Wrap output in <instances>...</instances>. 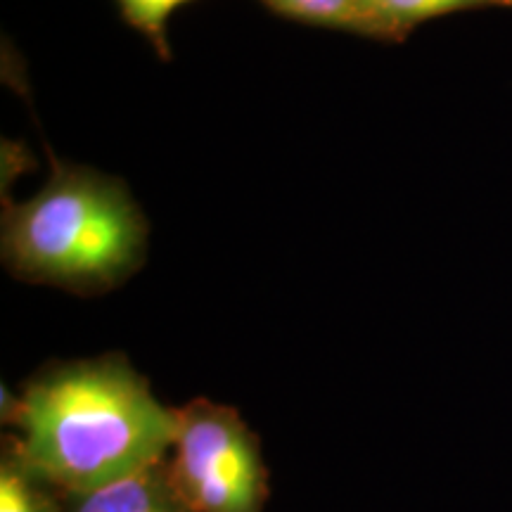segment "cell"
Here are the masks:
<instances>
[{"label": "cell", "instance_id": "cell-1", "mask_svg": "<svg viewBox=\"0 0 512 512\" xmlns=\"http://www.w3.org/2000/svg\"><path fill=\"white\" fill-rule=\"evenodd\" d=\"M3 415L17 427L8 451L60 494L119 482L176 439V411L121 354L41 370Z\"/></svg>", "mask_w": 512, "mask_h": 512}, {"label": "cell", "instance_id": "cell-3", "mask_svg": "<svg viewBox=\"0 0 512 512\" xmlns=\"http://www.w3.org/2000/svg\"><path fill=\"white\" fill-rule=\"evenodd\" d=\"M169 477L192 512H264L268 467L259 434L235 408L195 399L176 408Z\"/></svg>", "mask_w": 512, "mask_h": 512}, {"label": "cell", "instance_id": "cell-5", "mask_svg": "<svg viewBox=\"0 0 512 512\" xmlns=\"http://www.w3.org/2000/svg\"><path fill=\"white\" fill-rule=\"evenodd\" d=\"M0 512H62L60 491L31 475L8 448L0 460Z\"/></svg>", "mask_w": 512, "mask_h": 512}, {"label": "cell", "instance_id": "cell-4", "mask_svg": "<svg viewBox=\"0 0 512 512\" xmlns=\"http://www.w3.org/2000/svg\"><path fill=\"white\" fill-rule=\"evenodd\" d=\"M166 458L100 489L60 494L62 512H192L171 482Z\"/></svg>", "mask_w": 512, "mask_h": 512}, {"label": "cell", "instance_id": "cell-9", "mask_svg": "<svg viewBox=\"0 0 512 512\" xmlns=\"http://www.w3.org/2000/svg\"><path fill=\"white\" fill-rule=\"evenodd\" d=\"M505 3H512V0H505Z\"/></svg>", "mask_w": 512, "mask_h": 512}, {"label": "cell", "instance_id": "cell-7", "mask_svg": "<svg viewBox=\"0 0 512 512\" xmlns=\"http://www.w3.org/2000/svg\"><path fill=\"white\" fill-rule=\"evenodd\" d=\"M479 3L486 0H366V8L375 29L399 31Z\"/></svg>", "mask_w": 512, "mask_h": 512}, {"label": "cell", "instance_id": "cell-6", "mask_svg": "<svg viewBox=\"0 0 512 512\" xmlns=\"http://www.w3.org/2000/svg\"><path fill=\"white\" fill-rule=\"evenodd\" d=\"M271 8L294 19L325 27L375 29L366 0H266Z\"/></svg>", "mask_w": 512, "mask_h": 512}, {"label": "cell", "instance_id": "cell-8", "mask_svg": "<svg viewBox=\"0 0 512 512\" xmlns=\"http://www.w3.org/2000/svg\"><path fill=\"white\" fill-rule=\"evenodd\" d=\"M185 3H190V0H119V8L131 27H136L140 34L150 38L159 53H166L169 19Z\"/></svg>", "mask_w": 512, "mask_h": 512}, {"label": "cell", "instance_id": "cell-2", "mask_svg": "<svg viewBox=\"0 0 512 512\" xmlns=\"http://www.w3.org/2000/svg\"><path fill=\"white\" fill-rule=\"evenodd\" d=\"M147 223L126 185L55 164L43 188L3 219V259L17 278L79 294L112 290L145 259Z\"/></svg>", "mask_w": 512, "mask_h": 512}]
</instances>
